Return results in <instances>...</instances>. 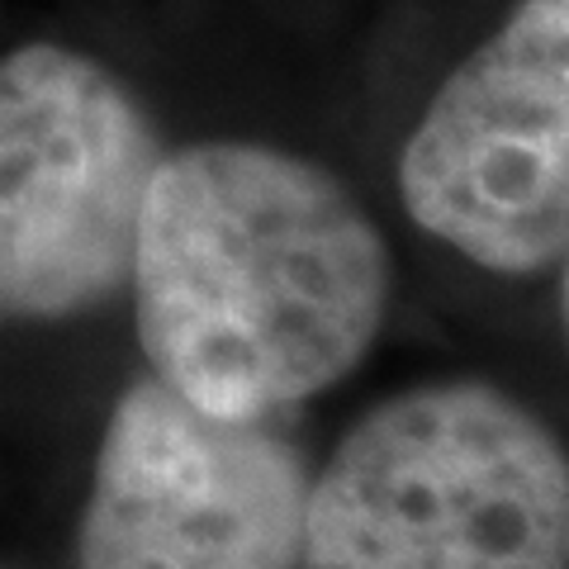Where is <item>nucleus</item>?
Wrapping results in <instances>:
<instances>
[{"label": "nucleus", "mask_w": 569, "mask_h": 569, "mask_svg": "<svg viewBox=\"0 0 569 569\" xmlns=\"http://www.w3.org/2000/svg\"><path fill=\"white\" fill-rule=\"evenodd\" d=\"M129 280L157 380L209 413L271 418L376 342L389 252L313 162L204 142L157 162Z\"/></svg>", "instance_id": "obj_1"}, {"label": "nucleus", "mask_w": 569, "mask_h": 569, "mask_svg": "<svg viewBox=\"0 0 569 569\" xmlns=\"http://www.w3.org/2000/svg\"><path fill=\"white\" fill-rule=\"evenodd\" d=\"M299 569H569V456L489 385L389 399L309 485Z\"/></svg>", "instance_id": "obj_2"}, {"label": "nucleus", "mask_w": 569, "mask_h": 569, "mask_svg": "<svg viewBox=\"0 0 569 569\" xmlns=\"http://www.w3.org/2000/svg\"><path fill=\"white\" fill-rule=\"evenodd\" d=\"M157 162L104 67L58 43L0 58V323L67 318L129 280Z\"/></svg>", "instance_id": "obj_3"}, {"label": "nucleus", "mask_w": 569, "mask_h": 569, "mask_svg": "<svg viewBox=\"0 0 569 569\" xmlns=\"http://www.w3.org/2000/svg\"><path fill=\"white\" fill-rule=\"evenodd\" d=\"M432 238L503 276L569 252V0L518 14L432 96L399 162Z\"/></svg>", "instance_id": "obj_4"}, {"label": "nucleus", "mask_w": 569, "mask_h": 569, "mask_svg": "<svg viewBox=\"0 0 569 569\" xmlns=\"http://www.w3.org/2000/svg\"><path fill=\"white\" fill-rule=\"evenodd\" d=\"M309 475L266 418L138 380L104 427L81 569H299Z\"/></svg>", "instance_id": "obj_5"}]
</instances>
